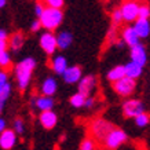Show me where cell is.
Returning <instances> with one entry per match:
<instances>
[{
	"mask_svg": "<svg viewBox=\"0 0 150 150\" xmlns=\"http://www.w3.org/2000/svg\"><path fill=\"white\" fill-rule=\"evenodd\" d=\"M36 68V59L32 57H26V58L21 59L18 64L14 68V74H15V80H17V86H18L19 91H25L30 81H32V76Z\"/></svg>",
	"mask_w": 150,
	"mask_h": 150,
	"instance_id": "6da1fadb",
	"label": "cell"
},
{
	"mask_svg": "<svg viewBox=\"0 0 150 150\" xmlns=\"http://www.w3.org/2000/svg\"><path fill=\"white\" fill-rule=\"evenodd\" d=\"M39 19H40L43 29L54 32L61 26V23L64 22V11H62V8H55V7H47L46 6Z\"/></svg>",
	"mask_w": 150,
	"mask_h": 150,
	"instance_id": "7a4b0ae2",
	"label": "cell"
},
{
	"mask_svg": "<svg viewBox=\"0 0 150 150\" xmlns=\"http://www.w3.org/2000/svg\"><path fill=\"white\" fill-rule=\"evenodd\" d=\"M113 128H114V125L110 123L109 120H106V118H103V117H98L90 123V135H91V138H94L96 142L102 143V142L105 141L106 135H108Z\"/></svg>",
	"mask_w": 150,
	"mask_h": 150,
	"instance_id": "3957f363",
	"label": "cell"
},
{
	"mask_svg": "<svg viewBox=\"0 0 150 150\" xmlns=\"http://www.w3.org/2000/svg\"><path fill=\"white\" fill-rule=\"evenodd\" d=\"M128 142V135L127 132L121 129V128L114 127L112 131L106 135L105 141L102 142L103 146L108 150H117L118 147H121L123 145H125Z\"/></svg>",
	"mask_w": 150,
	"mask_h": 150,
	"instance_id": "277c9868",
	"label": "cell"
},
{
	"mask_svg": "<svg viewBox=\"0 0 150 150\" xmlns=\"http://www.w3.org/2000/svg\"><path fill=\"white\" fill-rule=\"evenodd\" d=\"M135 88H137V80L128 77V76H124V77L118 79L117 81L113 83L114 92H116L117 95L123 96V98L131 96L132 94L135 92Z\"/></svg>",
	"mask_w": 150,
	"mask_h": 150,
	"instance_id": "5b68a950",
	"label": "cell"
},
{
	"mask_svg": "<svg viewBox=\"0 0 150 150\" xmlns=\"http://www.w3.org/2000/svg\"><path fill=\"white\" fill-rule=\"evenodd\" d=\"M139 1L138 0H125L120 10H121V14H123V19L124 22H135L138 19V13H139Z\"/></svg>",
	"mask_w": 150,
	"mask_h": 150,
	"instance_id": "8992f818",
	"label": "cell"
},
{
	"mask_svg": "<svg viewBox=\"0 0 150 150\" xmlns=\"http://www.w3.org/2000/svg\"><path fill=\"white\" fill-rule=\"evenodd\" d=\"M39 44L40 48L46 52L48 57H52L55 54V51L58 50V44H57V35H54V32L47 30L40 36L39 39Z\"/></svg>",
	"mask_w": 150,
	"mask_h": 150,
	"instance_id": "52a82bcc",
	"label": "cell"
},
{
	"mask_svg": "<svg viewBox=\"0 0 150 150\" xmlns=\"http://www.w3.org/2000/svg\"><path fill=\"white\" fill-rule=\"evenodd\" d=\"M145 112V103L139 99H127L123 103V116L127 118H134L138 114Z\"/></svg>",
	"mask_w": 150,
	"mask_h": 150,
	"instance_id": "ba28073f",
	"label": "cell"
},
{
	"mask_svg": "<svg viewBox=\"0 0 150 150\" xmlns=\"http://www.w3.org/2000/svg\"><path fill=\"white\" fill-rule=\"evenodd\" d=\"M129 57H131V61L137 62L141 66H145L146 62H147V51H146V47L142 43H138L135 46L129 47Z\"/></svg>",
	"mask_w": 150,
	"mask_h": 150,
	"instance_id": "9c48e42d",
	"label": "cell"
},
{
	"mask_svg": "<svg viewBox=\"0 0 150 150\" xmlns=\"http://www.w3.org/2000/svg\"><path fill=\"white\" fill-rule=\"evenodd\" d=\"M96 87V79L94 74H88V76H83L80 81L77 83V91L81 92L83 95L90 96L94 88Z\"/></svg>",
	"mask_w": 150,
	"mask_h": 150,
	"instance_id": "30bf717a",
	"label": "cell"
},
{
	"mask_svg": "<svg viewBox=\"0 0 150 150\" xmlns=\"http://www.w3.org/2000/svg\"><path fill=\"white\" fill-rule=\"evenodd\" d=\"M83 77V69L77 65H72L68 66L66 70L62 73V79L66 84H77L80 79Z\"/></svg>",
	"mask_w": 150,
	"mask_h": 150,
	"instance_id": "8fae6325",
	"label": "cell"
},
{
	"mask_svg": "<svg viewBox=\"0 0 150 150\" xmlns=\"http://www.w3.org/2000/svg\"><path fill=\"white\" fill-rule=\"evenodd\" d=\"M17 132L14 129L6 128L3 132H0V149L11 150L17 143Z\"/></svg>",
	"mask_w": 150,
	"mask_h": 150,
	"instance_id": "7c38bea8",
	"label": "cell"
},
{
	"mask_svg": "<svg viewBox=\"0 0 150 150\" xmlns=\"http://www.w3.org/2000/svg\"><path fill=\"white\" fill-rule=\"evenodd\" d=\"M39 121H40V125L44 129H52L58 124V116H57V113L52 109L44 110V112H40Z\"/></svg>",
	"mask_w": 150,
	"mask_h": 150,
	"instance_id": "4fadbf2b",
	"label": "cell"
},
{
	"mask_svg": "<svg viewBox=\"0 0 150 150\" xmlns=\"http://www.w3.org/2000/svg\"><path fill=\"white\" fill-rule=\"evenodd\" d=\"M58 91V81L52 76H48L40 84V94L47 96H54Z\"/></svg>",
	"mask_w": 150,
	"mask_h": 150,
	"instance_id": "5bb4252c",
	"label": "cell"
},
{
	"mask_svg": "<svg viewBox=\"0 0 150 150\" xmlns=\"http://www.w3.org/2000/svg\"><path fill=\"white\" fill-rule=\"evenodd\" d=\"M121 39H123L124 43L128 47H132V46H135V44H138V43H141V37L138 36V33L135 32L134 26H131V25L125 26L121 30Z\"/></svg>",
	"mask_w": 150,
	"mask_h": 150,
	"instance_id": "9a60e30c",
	"label": "cell"
},
{
	"mask_svg": "<svg viewBox=\"0 0 150 150\" xmlns=\"http://www.w3.org/2000/svg\"><path fill=\"white\" fill-rule=\"evenodd\" d=\"M54 105H55V99L52 96L39 95V96H36V99H33V106L37 110H40V112L54 109Z\"/></svg>",
	"mask_w": 150,
	"mask_h": 150,
	"instance_id": "2e32d148",
	"label": "cell"
},
{
	"mask_svg": "<svg viewBox=\"0 0 150 150\" xmlns=\"http://www.w3.org/2000/svg\"><path fill=\"white\" fill-rule=\"evenodd\" d=\"M68 66H69L68 59L65 58L64 55H55V57H52V59H51V62H50L51 70L55 74H58V76H62V73L66 70Z\"/></svg>",
	"mask_w": 150,
	"mask_h": 150,
	"instance_id": "e0dca14e",
	"label": "cell"
},
{
	"mask_svg": "<svg viewBox=\"0 0 150 150\" xmlns=\"http://www.w3.org/2000/svg\"><path fill=\"white\" fill-rule=\"evenodd\" d=\"M57 44H58V50H68L69 47L73 44V35L69 30H62L57 35Z\"/></svg>",
	"mask_w": 150,
	"mask_h": 150,
	"instance_id": "ac0fdd59",
	"label": "cell"
},
{
	"mask_svg": "<svg viewBox=\"0 0 150 150\" xmlns=\"http://www.w3.org/2000/svg\"><path fill=\"white\" fill-rule=\"evenodd\" d=\"M134 29H135V32L138 33V36L141 37V39H146V37H149L150 35V22L149 19H143V18H138L135 22H134Z\"/></svg>",
	"mask_w": 150,
	"mask_h": 150,
	"instance_id": "d6986e66",
	"label": "cell"
},
{
	"mask_svg": "<svg viewBox=\"0 0 150 150\" xmlns=\"http://www.w3.org/2000/svg\"><path fill=\"white\" fill-rule=\"evenodd\" d=\"M25 44V35L22 32H15L8 37V48L14 52L19 51Z\"/></svg>",
	"mask_w": 150,
	"mask_h": 150,
	"instance_id": "ffe728a7",
	"label": "cell"
},
{
	"mask_svg": "<svg viewBox=\"0 0 150 150\" xmlns=\"http://www.w3.org/2000/svg\"><path fill=\"white\" fill-rule=\"evenodd\" d=\"M124 69H125V76H128V77H131V79H135V80H138V79L141 77L142 72H143V66L138 65L134 61L127 62V64L124 65Z\"/></svg>",
	"mask_w": 150,
	"mask_h": 150,
	"instance_id": "44dd1931",
	"label": "cell"
},
{
	"mask_svg": "<svg viewBox=\"0 0 150 150\" xmlns=\"http://www.w3.org/2000/svg\"><path fill=\"white\" fill-rule=\"evenodd\" d=\"M124 76H125V69H124V65H117V66L112 68L109 72H108L106 79H108L110 83H114V81H117L118 79L124 77Z\"/></svg>",
	"mask_w": 150,
	"mask_h": 150,
	"instance_id": "7402d4cb",
	"label": "cell"
},
{
	"mask_svg": "<svg viewBox=\"0 0 150 150\" xmlns=\"http://www.w3.org/2000/svg\"><path fill=\"white\" fill-rule=\"evenodd\" d=\"M11 91H13V90H11V84H10V83L4 84L3 87H0V114L4 110L6 103H7V100H8L10 96H11Z\"/></svg>",
	"mask_w": 150,
	"mask_h": 150,
	"instance_id": "603a6c76",
	"label": "cell"
},
{
	"mask_svg": "<svg viewBox=\"0 0 150 150\" xmlns=\"http://www.w3.org/2000/svg\"><path fill=\"white\" fill-rule=\"evenodd\" d=\"M86 99L87 96L83 95L81 92H76V94H73L70 98H69V103L72 105L74 109H80V108H84V103H86Z\"/></svg>",
	"mask_w": 150,
	"mask_h": 150,
	"instance_id": "cb8c5ba5",
	"label": "cell"
},
{
	"mask_svg": "<svg viewBox=\"0 0 150 150\" xmlns=\"http://www.w3.org/2000/svg\"><path fill=\"white\" fill-rule=\"evenodd\" d=\"M134 123H135V125L139 128H145L147 127L150 124V114L147 113V112H143V113L138 114L137 117H134Z\"/></svg>",
	"mask_w": 150,
	"mask_h": 150,
	"instance_id": "d4e9b609",
	"label": "cell"
},
{
	"mask_svg": "<svg viewBox=\"0 0 150 150\" xmlns=\"http://www.w3.org/2000/svg\"><path fill=\"white\" fill-rule=\"evenodd\" d=\"M0 68L8 70L11 68V55H10L8 50L0 52Z\"/></svg>",
	"mask_w": 150,
	"mask_h": 150,
	"instance_id": "484cf974",
	"label": "cell"
},
{
	"mask_svg": "<svg viewBox=\"0 0 150 150\" xmlns=\"http://www.w3.org/2000/svg\"><path fill=\"white\" fill-rule=\"evenodd\" d=\"M95 149H96V141L91 137L84 138L83 142L80 143V147H79V150H95Z\"/></svg>",
	"mask_w": 150,
	"mask_h": 150,
	"instance_id": "4316f807",
	"label": "cell"
},
{
	"mask_svg": "<svg viewBox=\"0 0 150 150\" xmlns=\"http://www.w3.org/2000/svg\"><path fill=\"white\" fill-rule=\"evenodd\" d=\"M13 129L17 132V135H23L25 134V123L21 117H17L13 123Z\"/></svg>",
	"mask_w": 150,
	"mask_h": 150,
	"instance_id": "83f0119b",
	"label": "cell"
},
{
	"mask_svg": "<svg viewBox=\"0 0 150 150\" xmlns=\"http://www.w3.org/2000/svg\"><path fill=\"white\" fill-rule=\"evenodd\" d=\"M138 18H143V19L150 18V6L149 4H146V3H141V4H139Z\"/></svg>",
	"mask_w": 150,
	"mask_h": 150,
	"instance_id": "f1b7e54d",
	"label": "cell"
},
{
	"mask_svg": "<svg viewBox=\"0 0 150 150\" xmlns=\"http://www.w3.org/2000/svg\"><path fill=\"white\" fill-rule=\"evenodd\" d=\"M121 22H124L121 10H120V8L113 10V13H112V23H113V25H116V26H118V25H121Z\"/></svg>",
	"mask_w": 150,
	"mask_h": 150,
	"instance_id": "f546056e",
	"label": "cell"
},
{
	"mask_svg": "<svg viewBox=\"0 0 150 150\" xmlns=\"http://www.w3.org/2000/svg\"><path fill=\"white\" fill-rule=\"evenodd\" d=\"M41 1L47 7H55V8H62L65 6V0H41Z\"/></svg>",
	"mask_w": 150,
	"mask_h": 150,
	"instance_id": "4dcf8cb0",
	"label": "cell"
},
{
	"mask_svg": "<svg viewBox=\"0 0 150 150\" xmlns=\"http://www.w3.org/2000/svg\"><path fill=\"white\" fill-rule=\"evenodd\" d=\"M7 83H8V72L0 68V87H3Z\"/></svg>",
	"mask_w": 150,
	"mask_h": 150,
	"instance_id": "1f68e13d",
	"label": "cell"
},
{
	"mask_svg": "<svg viewBox=\"0 0 150 150\" xmlns=\"http://www.w3.org/2000/svg\"><path fill=\"white\" fill-rule=\"evenodd\" d=\"M44 7H46V6H44V3H43L41 0H40V1H37L36 4H35V14H36L37 18H39L41 14H43V10H44Z\"/></svg>",
	"mask_w": 150,
	"mask_h": 150,
	"instance_id": "d6a6232c",
	"label": "cell"
},
{
	"mask_svg": "<svg viewBox=\"0 0 150 150\" xmlns=\"http://www.w3.org/2000/svg\"><path fill=\"white\" fill-rule=\"evenodd\" d=\"M40 29H43V26H41L40 19L37 18L36 21H33V22H32V25H30V30H32L33 33H36V32H39Z\"/></svg>",
	"mask_w": 150,
	"mask_h": 150,
	"instance_id": "836d02e7",
	"label": "cell"
},
{
	"mask_svg": "<svg viewBox=\"0 0 150 150\" xmlns=\"http://www.w3.org/2000/svg\"><path fill=\"white\" fill-rule=\"evenodd\" d=\"M94 106H95V98H92L91 95L87 96L86 103H84V108H87V109H92Z\"/></svg>",
	"mask_w": 150,
	"mask_h": 150,
	"instance_id": "e575fe53",
	"label": "cell"
},
{
	"mask_svg": "<svg viewBox=\"0 0 150 150\" xmlns=\"http://www.w3.org/2000/svg\"><path fill=\"white\" fill-rule=\"evenodd\" d=\"M8 50V40H0V52Z\"/></svg>",
	"mask_w": 150,
	"mask_h": 150,
	"instance_id": "d590c367",
	"label": "cell"
},
{
	"mask_svg": "<svg viewBox=\"0 0 150 150\" xmlns=\"http://www.w3.org/2000/svg\"><path fill=\"white\" fill-rule=\"evenodd\" d=\"M0 40H8V33L6 29H0Z\"/></svg>",
	"mask_w": 150,
	"mask_h": 150,
	"instance_id": "8d00e7d4",
	"label": "cell"
},
{
	"mask_svg": "<svg viewBox=\"0 0 150 150\" xmlns=\"http://www.w3.org/2000/svg\"><path fill=\"white\" fill-rule=\"evenodd\" d=\"M7 128V123H6V120L1 116H0V132H3Z\"/></svg>",
	"mask_w": 150,
	"mask_h": 150,
	"instance_id": "74e56055",
	"label": "cell"
},
{
	"mask_svg": "<svg viewBox=\"0 0 150 150\" xmlns=\"http://www.w3.org/2000/svg\"><path fill=\"white\" fill-rule=\"evenodd\" d=\"M6 4H7V0H0V10L4 8Z\"/></svg>",
	"mask_w": 150,
	"mask_h": 150,
	"instance_id": "f35d334b",
	"label": "cell"
}]
</instances>
